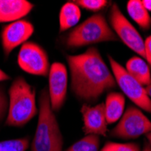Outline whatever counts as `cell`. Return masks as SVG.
<instances>
[{
	"mask_svg": "<svg viewBox=\"0 0 151 151\" xmlns=\"http://www.w3.org/2000/svg\"><path fill=\"white\" fill-rule=\"evenodd\" d=\"M126 71L137 81L145 88L151 83V73L146 60L137 55L133 56L126 63Z\"/></svg>",
	"mask_w": 151,
	"mask_h": 151,
	"instance_id": "obj_14",
	"label": "cell"
},
{
	"mask_svg": "<svg viewBox=\"0 0 151 151\" xmlns=\"http://www.w3.org/2000/svg\"><path fill=\"white\" fill-rule=\"evenodd\" d=\"M34 6L26 0H0V24L21 20L28 15Z\"/></svg>",
	"mask_w": 151,
	"mask_h": 151,
	"instance_id": "obj_12",
	"label": "cell"
},
{
	"mask_svg": "<svg viewBox=\"0 0 151 151\" xmlns=\"http://www.w3.org/2000/svg\"><path fill=\"white\" fill-rule=\"evenodd\" d=\"M17 63L21 69L32 75L47 76L50 63L46 51L34 42L24 44L18 52Z\"/></svg>",
	"mask_w": 151,
	"mask_h": 151,
	"instance_id": "obj_8",
	"label": "cell"
},
{
	"mask_svg": "<svg viewBox=\"0 0 151 151\" xmlns=\"http://www.w3.org/2000/svg\"><path fill=\"white\" fill-rule=\"evenodd\" d=\"M83 119V132L86 135L106 136L108 131V123L105 116L104 103L94 106L83 104L81 109Z\"/></svg>",
	"mask_w": 151,
	"mask_h": 151,
	"instance_id": "obj_11",
	"label": "cell"
},
{
	"mask_svg": "<svg viewBox=\"0 0 151 151\" xmlns=\"http://www.w3.org/2000/svg\"><path fill=\"white\" fill-rule=\"evenodd\" d=\"M28 147L29 139L27 138L0 141V151H26Z\"/></svg>",
	"mask_w": 151,
	"mask_h": 151,
	"instance_id": "obj_18",
	"label": "cell"
},
{
	"mask_svg": "<svg viewBox=\"0 0 151 151\" xmlns=\"http://www.w3.org/2000/svg\"><path fill=\"white\" fill-rule=\"evenodd\" d=\"M142 4L148 12H151V0H143Z\"/></svg>",
	"mask_w": 151,
	"mask_h": 151,
	"instance_id": "obj_24",
	"label": "cell"
},
{
	"mask_svg": "<svg viewBox=\"0 0 151 151\" xmlns=\"http://www.w3.org/2000/svg\"><path fill=\"white\" fill-rule=\"evenodd\" d=\"M127 12L130 18L141 29L148 30L151 27V17L144 7L141 0H129L127 3Z\"/></svg>",
	"mask_w": 151,
	"mask_h": 151,
	"instance_id": "obj_16",
	"label": "cell"
},
{
	"mask_svg": "<svg viewBox=\"0 0 151 151\" xmlns=\"http://www.w3.org/2000/svg\"><path fill=\"white\" fill-rule=\"evenodd\" d=\"M37 113L35 89L24 77H17L8 90V111L6 124L9 127H24Z\"/></svg>",
	"mask_w": 151,
	"mask_h": 151,
	"instance_id": "obj_3",
	"label": "cell"
},
{
	"mask_svg": "<svg viewBox=\"0 0 151 151\" xmlns=\"http://www.w3.org/2000/svg\"><path fill=\"white\" fill-rule=\"evenodd\" d=\"M100 138L95 135H86L79 139L65 151H99Z\"/></svg>",
	"mask_w": 151,
	"mask_h": 151,
	"instance_id": "obj_17",
	"label": "cell"
},
{
	"mask_svg": "<svg viewBox=\"0 0 151 151\" xmlns=\"http://www.w3.org/2000/svg\"><path fill=\"white\" fill-rule=\"evenodd\" d=\"M109 21L118 39H120L126 46L146 60L145 42L142 36L129 20L123 15L117 4H113L109 9Z\"/></svg>",
	"mask_w": 151,
	"mask_h": 151,
	"instance_id": "obj_6",
	"label": "cell"
},
{
	"mask_svg": "<svg viewBox=\"0 0 151 151\" xmlns=\"http://www.w3.org/2000/svg\"><path fill=\"white\" fill-rule=\"evenodd\" d=\"M146 91H147V95H148V97L151 99V83H150L148 86L146 87Z\"/></svg>",
	"mask_w": 151,
	"mask_h": 151,
	"instance_id": "obj_26",
	"label": "cell"
},
{
	"mask_svg": "<svg viewBox=\"0 0 151 151\" xmlns=\"http://www.w3.org/2000/svg\"><path fill=\"white\" fill-rule=\"evenodd\" d=\"M118 40L105 17L101 14H96L76 25L68 34L65 44L69 48H79Z\"/></svg>",
	"mask_w": 151,
	"mask_h": 151,
	"instance_id": "obj_4",
	"label": "cell"
},
{
	"mask_svg": "<svg viewBox=\"0 0 151 151\" xmlns=\"http://www.w3.org/2000/svg\"><path fill=\"white\" fill-rule=\"evenodd\" d=\"M8 111V99L4 88L0 86V122L6 116Z\"/></svg>",
	"mask_w": 151,
	"mask_h": 151,
	"instance_id": "obj_21",
	"label": "cell"
},
{
	"mask_svg": "<svg viewBox=\"0 0 151 151\" xmlns=\"http://www.w3.org/2000/svg\"><path fill=\"white\" fill-rule=\"evenodd\" d=\"M63 139L54 111L52 109L47 89L39 98L38 121L31 144V151H63Z\"/></svg>",
	"mask_w": 151,
	"mask_h": 151,
	"instance_id": "obj_2",
	"label": "cell"
},
{
	"mask_svg": "<svg viewBox=\"0 0 151 151\" xmlns=\"http://www.w3.org/2000/svg\"><path fill=\"white\" fill-rule=\"evenodd\" d=\"M80 8H83L91 12H99L109 4L107 0H75L73 1Z\"/></svg>",
	"mask_w": 151,
	"mask_h": 151,
	"instance_id": "obj_20",
	"label": "cell"
},
{
	"mask_svg": "<svg viewBox=\"0 0 151 151\" xmlns=\"http://www.w3.org/2000/svg\"><path fill=\"white\" fill-rule=\"evenodd\" d=\"M126 99L119 92H109L104 102L105 116L108 124H113L119 121L125 111Z\"/></svg>",
	"mask_w": 151,
	"mask_h": 151,
	"instance_id": "obj_13",
	"label": "cell"
},
{
	"mask_svg": "<svg viewBox=\"0 0 151 151\" xmlns=\"http://www.w3.org/2000/svg\"><path fill=\"white\" fill-rule=\"evenodd\" d=\"M81 11L78 5L73 1L65 3L59 14V30L61 33L69 30L80 22Z\"/></svg>",
	"mask_w": 151,
	"mask_h": 151,
	"instance_id": "obj_15",
	"label": "cell"
},
{
	"mask_svg": "<svg viewBox=\"0 0 151 151\" xmlns=\"http://www.w3.org/2000/svg\"><path fill=\"white\" fill-rule=\"evenodd\" d=\"M10 77L8 74H6L2 69H0V81H7L9 80Z\"/></svg>",
	"mask_w": 151,
	"mask_h": 151,
	"instance_id": "obj_23",
	"label": "cell"
},
{
	"mask_svg": "<svg viewBox=\"0 0 151 151\" xmlns=\"http://www.w3.org/2000/svg\"><path fill=\"white\" fill-rule=\"evenodd\" d=\"M144 42H145L146 61L151 65V35L147 36Z\"/></svg>",
	"mask_w": 151,
	"mask_h": 151,
	"instance_id": "obj_22",
	"label": "cell"
},
{
	"mask_svg": "<svg viewBox=\"0 0 151 151\" xmlns=\"http://www.w3.org/2000/svg\"><path fill=\"white\" fill-rule=\"evenodd\" d=\"M108 58L116 83L122 92L136 106L151 114V99L148 97L146 88L131 77L125 68L111 55H108Z\"/></svg>",
	"mask_w": 151,
	"mask_h": 151,
	"instance_id": "obj_5",
	"label": "cell"
},
{
	"mask_svg": "<svg viewBox=\"0 0 151 151\" xmlns=\"http://www.w3.org/2000/svg\"><path fill=\"white\" fill-rule=\"evenodd\" d=\"M142 151H151V144H149L148 142L145 143Z\"/></svg>",
	"mask_w": 151,
	"mask_h": 151,
	"instance_id": "obj_25",
	"label": "cell"
},
{
	"mask_svg": "<svg viewBox=\"0 0 151 151\" xmlns=\"http://www.w3.org/2000/svg\"><path fill=\"white\" fill-rule=\"evenodd\" d=\"M35 32L34 24L24 19L5 25L1 32V44L6 57L14 49L25 44Z\"/></svg>",
	"mask_w": 151,
	"mask_h": 151,
	"instance_id": "obj_10",
	"label": "cell"
},
{
	"mask_svg": "<svg viewBox=\"0 0 151 151\" xmlns=\"http://www.w3.org/2000/svg\"><path fill=\"white\" fill-rule=\"evenodd\" d=\"M101 151H140V147L137 143H118V142H107Z\"/></svg>",
	"mask_w": 151,
	"mask_h": 151,
	"instance_id": "obj_19",
	"label": "cell"
},
{
	"mask_svg": "<svg viewBox=\"0 0 151 151\" xmlns=\"http://www.w3.org/2000/svg\"><path fill=\"white\" fill-rule=\"evenodd\" d=\"M68 88V71L66 66L54 62L50 66L48 73V94L53 111H58L63 106Z\"/></svg>",
	"mask_w": 151,
	"mask_h": 151,
	"instance_id": "obj_9",
	"label": "cell"
},
{
	"mask_svg": "<svg viewBox=\"0 0 151 151\" xmlns=\"http://www.w3.org/2000/svg\"><path fill=\"white\" fill-rule=\"evenodd\" d=\"M151 132V121L139 109L129 106L118 124L111 129V136L120 139H136Z\"/></svg>",
	"mask_w": 151,
	"mask_h": 151,
	"instance_id": "obj_7",
	"label": "cell"
},
{
	"mask_svg": "<svg viewBox=\"0 0 151 151\" xmlns=\"http://www.w3.org/2000/svg\"><path fill=\"white\" fill-rule=\"evenodd\" d=\"M71 73V89L77 99L94 102L117 86L112 72L96 47L66 56Z\"/></svg>",
	"mask_w": 151,
	"mask_h": 151,
	"instance_id": "obj_1",
	"label": "cell"
}]
</instances>
